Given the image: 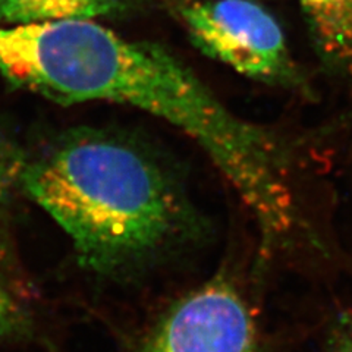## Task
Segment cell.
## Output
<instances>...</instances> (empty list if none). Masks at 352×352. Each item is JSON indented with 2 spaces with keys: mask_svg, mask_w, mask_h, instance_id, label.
<instances>
[{
  "mask_svg": "<svg viewBox=\"0 0 352 352\" xmlns=\"http://www.w3.org/2000/svg\"><path fill=\"white\" fill-rule=\"evenodd\" d=\"M0 75L60 104H126L182 131L251 212L263 248L280 244L298 223L291 164L280 141L236 116L156 43L125 38L96 21L0 27Z\"/></svg>",
  "mask_w": 352,
  "mask_h": 352,
  "instance_id": "1",
  "label": "cell"
},
{
  "mask_svg": "<svg viewBox=\"0 0 352 352\" xmlns=\"http://www.w3.org/2000/svg\"><path fill=\"white\" fill-rule=\"evenodd\" d=\"M18 181L69 236L82 266L98 273L141 266L188 223L160 164L104 132H71L22 164Z\"/></svg>",
  "mask_w": 352,
  "mask_h": 352,
  "instance_id": "2",
  "label": "cell"
},
{
  "mask_svg": "<svg viewBox=\"0 0 352 352\" xmlns=\"http://www.w3.org/2000/svg\"><path fill=\"white\" fill-rule=\"evenodd\" d=\"M179 15L206 56L260 82L304 85L279 22L254 0H191Z\"/></svg>",
  "mask_w": 352,
  "mask_h": 352,
  "instance_id": "3",
  "label": "cell"
},
{
  "mask_svg": "<svg viewBox=\"0 0 352 352\" xmlns=\"http://www.w3.org/2000/svg\"><path fill=\"white\" fill-rule=\"evenodd\" d=\"M257 340L245 300L216 278L172 304L137 352H257Z\"/></svg>",
  "mask_w": 352,
  "mask_h": 352,
  "instance_id": "4",
  "label": "cell"
},
{
  "mask_svg": "<svg viewBox=\"0 0 352 352\" xmlns=\"http://www.w3.org/2000/svg\"><path fill=\"white\" fill-rule=\"evenodd\" d=\"M326 59L352 76V0H300Z\"/></svg>",
  "mask_w": 352,
  "mask_h": 352,
  "instance_id": "5",
  "label": "cell"
},
{
  "mask_svg": "<svg viewBox=\"0 0 352 352\" xmlns=\"http://www.w3.org/2000/svg\"><path fill=\"white\" fill-rule=\"evenodd\" d=\"M120 0H0V27L96 21L112 14Z\"/></svg>",
  "mask_w": 352,
  "mask_h": 352,
  "instance_id": "6",
  "label": "cell"
},
{
  "mask_svg": "<svg viewBox=\"0 0 352 352\" xmlns=\"http://www.w3.org/2000/svg\"><path fill=\"white\" fill-rule=\"evenodd\" d=\"M27 323L24 308L0 285V340L22 333L27 329Z\"/></svg>",
  "mask_w": 352,
  "mask_h": 352,
  "instance_id": "7",
  "label": "cell"
},
{
  "mask_svg": "<svg viewBox=\"0 0 352 352\" xmlns=\"http://www.w3.org/2000/svg\"><path fill=\"white\" fill-rule=\"evenodd\" d=\"M21 168L22 164H19L12 144L0 129V208L3 207L14 182L19 179Z\"/></svg>",
  "mask_w": 352,
  "mask_h": 352,
  "instance_id": "8",
  "label": "cell"
},
{
  "mask_svg": "<svg viewBox=\"0 0 352 352\" xmlns=\"http://www.w3.org/2000/svg\"><path fill=\"white\" fill-rule=\"evenodd\" d=\"M333 352H352V336L344 340L342 344H339Z\"/></svg>",
  "mask_w": 352,
  "mask_h": 352,
  "instance_id": "9",
  "label": "cell"
}]
</instances>
